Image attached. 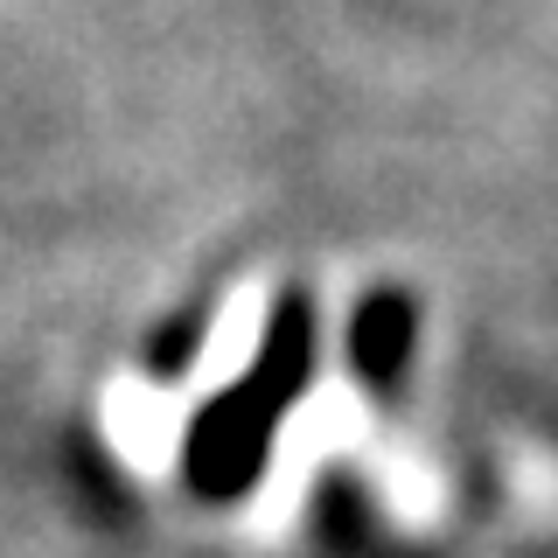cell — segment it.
Returning <instances> with one entry per match:
<instances>
[{
    "mask_svg": "<svg viewBox=\"0 0 558 558\" xmlns=\"http://www.w3.org/2000/svg\"><path fill=\"white\" fill-rule=\"evenodd\" d=\"M301 377H307V307L287 301V307L272 314L266 363H258V371L244 377L223 405H209L196 418V440H189V475H196V488H209V496H231V488L252 482L258 453H266L272 418L293 405Z\"/></svg>",
    "mask_w": 558,
    "mask_h": 558,
    "instance_id": "1",
    "label": "cell"
},
{
    "mask_svg": "<svg viewBox=\"0 0 558 558\" xmlns=\"http://www.w3.org/2000/svg\"><path fill=\"white\" fill-rule=\"evenodd\" d=\"M405 328H412V307L405 301H371V314H363V336H356V363L371 371L377 384L405 363Z\"/></svg>",
    "mask_w": 558,
    "mask_h": 558,
    "instance_id": "2",
    "label": "cell"
}]
</instances>
